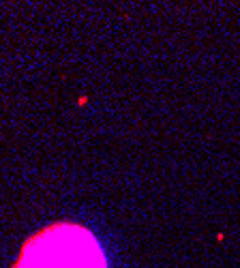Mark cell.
<instances>
[{
  "instance_id": "obj_1",
  "label": "cell",
  "mask_w": 240,
  "mask_h": 268,
  "mask_svg": "<svg viewBox=\"0 0 240 268\" xmlns=\"http://www.w3.org/2000/svg\"><path fill=\"white\" fill-rule=\"evenodd\" d=\"M13 268H107V262L86 227L56 223L30 238Z\"/></svg>"
}]
</instances>
